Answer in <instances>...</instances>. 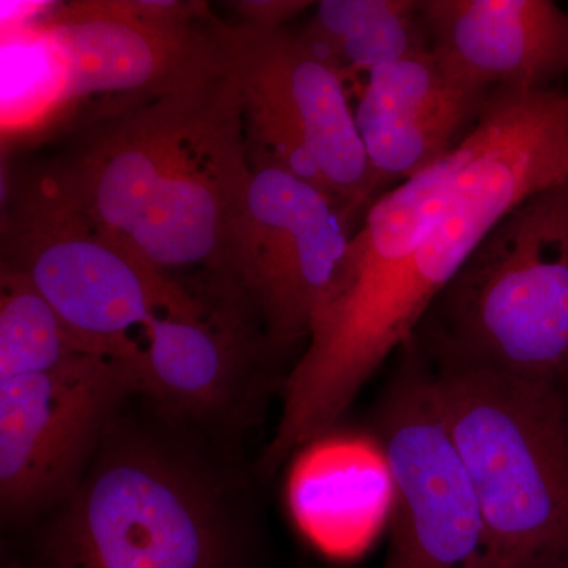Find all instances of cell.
I'll return each mask as SVG.
<instances>
[{
    "mask_svg": "<svg viewBox=\"0 0 568 568\" xmlns=\"http://www.w3.org/2000/svg\"><path fill=\"white\" fill-rule=\"evenodd\" d=\"M418 332L436 362L568 387V179L489 231Z\"/></svg>",
    "mask_w": 568,
    "mask_h": 568,
    "instance_id": "2",
    "label": "cell"
},
{
    "mask_svg": "<svg viewBox=\"0 0 568 568\" xmlns=\"http://www.w3.org/2000/svg\"><path fill=\"white\" fill-rule=\"evenodd\" d=\"M564 568H568V567H564Z\"/></svg>",
    "mask_w": 568,
    "mask_h": 568,
    "instance_id": "17",
    "label": "cell"
},
{
    "mask_svg": "<svg viewBox=\"0 0 568 568\" xmlns=\"http://www.w3.org/2000/svg\"><path fill=\"white\" fill-rule=\"evenodd\" d=\"M297 39L345 81L429 48L422 0H324Z\"/></svg>",
    "mask_w": 568,
    "mask_h": 568,
    "instance_id": "14",
    "label": "cell"
},
{
    "mask_svg": "<svg viewBox=\"0 0 568 568\" xmlns=\"http://www.w3.org/2000/svg\"><path fill=\"white\" fill-rule=\"evenodd\" d=\"M203 2L97 0L59 3L36 21L61 55L67 104L100 106L153 95L226 61Z\"/></svg>",
    "mask_w": 568,
    "mask_h": 568,
    "instance_id": "8",
    "label": "cell"
},
{
    "mask_svg": "<svg viewBox=\"0 0 568 568\" xmlns=\"http://www.w3.org/2000/svg\"><path fill=\"white\" fill-rule=\"evenodd\" d=\"M239 500L181 439L119 417L73 495L41 519L26 568H253Z\"/></svg>",
    "mask_w": 568,
    "mask_h": 568,
    "instance_id": "1",
    "label": "cell"
},
{
    "mask_svg": "<svg viewBox=\"0 0 568 568\" xmlns=\"http://www.w3.org/2000/svg\"><path fill=\"white\" fill-rule=\"evenodd\" d=\"M381 399L376 435L395 491L384 568H499L473 478L440 416L416 338Z\"/></svg>",
    "mask_w": 568,
    "mask_h": 568,
    "instance_id": "7",
    "label": "cell"
},
{
    "mask_svg": "<svg viewBox=\"0 0 568 568\" xmlns=\"http://www.w3.org/2000/svg\"><path fill=\"white\" fill-rule=\"evenodd\" d=\"M432 386L499 568L568 567L567 388L437 362Z\"/></svg>",
    "mask_w": 568,
    "mask_h": 568,
    "instance_id": "3",
    "label": "cell"
},
{
    "mask_svg": "<svg viewBox=\"0 0 568 568\" xmlns=\"http://www.w3.org/2000/svg\"><path fill=\"white\" fill-rule=\"evenodd\" d=\"M250 313L152 316L142 328V395L178 420L212 422L234 413L250 384Z\"/></svg>",
    "mask_w": 568,
    "mask_h": 568,
    "instance_id": "13",
    "label": "cell"
},
{
    "mask_svg": "<svg viewBox=\"0 0 568 568\" xmlns=\"http://www.w3.org/2000/svg\"><path fill=\"white\" fill-rule=\"evenodd\" d=\"M81 354L91 353L67 327L29 276L2 261L0 381L51 372Z\"/></svg>",
    "mask_w": 568,
    "mask_h": 568,
    "instance_id": "15",
    "label": "cell"
},
{
    "mask_svg": "<svg viewBox=\"0 0 568 568\" xmlns=\"http://www.w3.org/2000/svg\"><path fill=\"white\" fill-rule=\"evenodd\" d=\"M489 97L432 47L369 71L354 115L376 200L454 151Z\"/></svg>",
    "mask_w": 568,
    "mask_h": 568,
    "instance_id": "11",
    "label": "cell"
},
{
    "mask_svg": "<svg viewBox=\"0 0 568 568\" xmlns=\"http://www.w3.org/2000/svg\"><path fill=\"white\" fill-rule=\"evenodd\" d=\"M226 69L227 58L168 91L100 106L82 140L37 175L63 203L125 242Z\"/></svg>",
    "mask_w": 568,
    "mask_h": 568,
    "instance_id": "9",
    "label": "cell"
},
{
    "mask_svg": "<svg viewBox=\"0 0 568 568\" xmlns=\"http://www.w3.org/2000/svg\"><path fill=\"white\" fill-rule=\"evenodd\" d=\"M241 261L246 293L268 347L308 339L354 234V219L312 183L252 163Z\"/></svg>",
    "mask_w": 568,
    "mask_h": 568,
    "instance_id": "10",
    "label": "cell"
},
{
    "mask_svg": "<svg viewBox=\"0 0 568 568\" xmlns=\"http://www.w3.org/2000/svg\"><path fill=\"white\" fill-rule=\"evenodd\" d=\"M140 357L81 354L0 381L3 525L41 521L73 495L126 399L142 395Z\"/></svg>",
    "mask_w": 568,
    "mask_h": 568,
    "instance_id": "6",
    "label": "cell"
},
{
    "mask_svg": "<svg viewBox=\"0 0 568 568\" xmlns=\"http://www.w3.org/2000/svg\"><path fill=\"white\" fill-rule=\"evenodd\" d=\"M429 47L485 92H544L568 78V11L552 0H422Z\"/></svg>",
    "mask_w": 568,
    "mask_h": 568,
    "instance_id": "12",
    "label": "cell"
},
{
    "mask_svg": "<svg viewBox=\"0 0 568 568\" xmlns=\"http://www.w3.org/2000/svg\"><path fill=\"white\" fill-rule=\"evenodd\" d=\"M2 261L29 276L91 354L133 357L152 316L215 312L168 283L129 245L44 185L22 181L2 213Z\"/></svg>",
    "mask_w": 568,
    "mask_h": 568,
    "instance_id": "4",
    "label": "cell"
},
{
    "mask_svg": "<svg viewBox=\"0 0 568 568\" xmlns=\"http://www.w3.org/2000/svg\"><path fill=\"white\" fill-rule=\"evenodd\" d=\"M244 103L252 163L312 183L353 219L376 201L345 81L297 33L216 21Z\"/></svg>",
    "mask_w": 568,
    "mask_h": 568,
    "instance_id": "5",
    "label": "cell"
},
{
    "mask_svg": "<svg viewBox=\"0 0 568 568\" xmlns=\"http://www.w3.org/2000/svg\"><path fill=\"white\" fill-rule=\"evenodd\" d=\"M241 14L242 22L263 29H282L284 22L293 20L298 13L308 9L312 2L302 0H242L231 2Z\"/></svg>",
    "mask_w": 568,
    "mask_h": 568,
    "instance_id": "16",
    "label": "cell"
}]
</instances>
